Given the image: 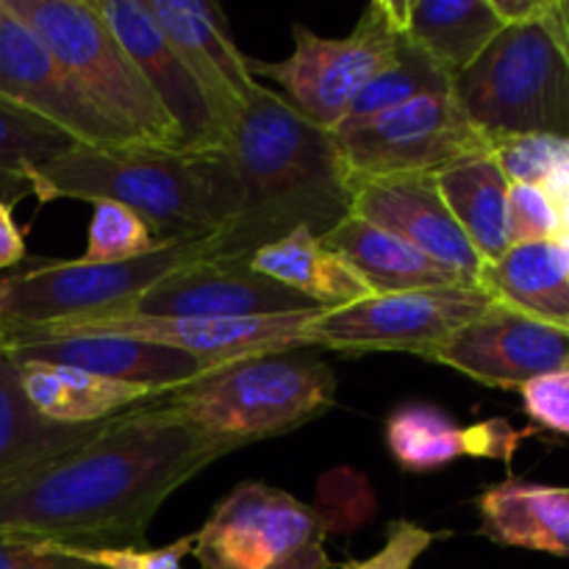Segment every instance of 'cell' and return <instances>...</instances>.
<instances>
[{
  "label": "cell",
  "instance_id": "cell-1",
  "mask_svg": "<svg viewBox=\"0 0 569 569\" xmlns=\"http://www.w3.org/2000/svg\"><path fill=\"white\" fill-rule=\"evenodd\" d=\"M231 453L156 403L137 406L81 448L0 481V533L64 548H142L156 511Z\"/></svg>",
  "mask_w": 569,
  "mask_h": 569
},
{
  "label": "cell",
  "instance_id": "cell-2",
  "mask_svg": "<svg viewBox=\"0 0 569 569\" xmlns=\"http://www.w3.org/2000/svg\"><path fill=\"white\" fill-rule=\"evenodd\" d=\"M239 181V209L211 237L209 259L248 261L298 228L317 239L350 214L353 181L331 131L261 87L226 142Z\"/></svg>",
  "mask_w": 569,
  "mask_h": 569
},
{
  "label": "cell",
  "instance_id": "cell-3",
  "mask_svg": "<svg viewBox=\"0 0 569 569\" xmlns=\"http://www.w3.org/2000/svg\"><path fill=\"white\" fill-rule=\"evenodd\" d=\"M33 198L111 200L148 222L161 242L203 239L226 228L239 209V181L226 153L128 144L78 148L33 176Z\"/></svg>",
  "mask_w": 569,
  "mask_h": 569
},
{
  "label": "cell",
  "instance_id": "cell-4",
  "mask_svg": "<svg viewBox=\"0 0 569 569\" xmlns=\"http://www.w3.org/2000/svg\"><path fill=\"white\" fill-rule=\"evenodd\" d=\"M472 126L503 137L569 139V0L509 22L450 83Z\"/></svg>",
  "mask_w": 569,
  "mask_h": 569
},
{
  "label": "cell",
  "instance_id": "cell-5",
  "mask_svg": "<svg viewBox=\"0 0 569 569\" xmlns=\"http://www.w3.org/2000/svg\"><path fill=\"white\" fill-rule=\"evenodd\" d=\"M333 400L337 376L328 361L309 350H281L211 367L153 403L233 453L303 428L326 415Z\"/></svg>",
  "mask_w": 569,
  "mask_h": 569
},
{
  "label": "cell",
  "instance_id": "cell-6",
  "mask_svg": "<svg viewBox=\"0 0 569 569\" xmlns=\"http://www.w3.org/2000/svg\"><path fill=\"white\" fill-rule=\"evenodd\" d=\"M0 6L42 39L100 114L137 142L181 150L164 106L89 0H0Z\"/></svg>",
  "mask_w": 569,
  "mask_h": 569
},
{
  "label": "cell",
  "instance_id": "cell-7",
  "mask_svg": "<svg viewBox=\"0 0 569 569\" xmlns=\"http://www.w3.org/2000/svg\"><path fill=\"white\" fill-rule=\"evenodd\" d=\"M211 237L176 239L142 259L117 264L76 259L17 267L0 276V320L6 328H39L131 311L161 278L209 259Z\"/></svg>",
  "mask_w": 569,
  "mask_h": 569
},
{
  "label": "cell",
  "instance_id": "cell-8",
  "mask_svg": "<svg viewBox=\"0 0 569 569\" xmlns=\"http://www.w3.org/2000/svg\"><path fill=\"white\" fill-rule=\"evenodd\" d=\"M295 50L283 61L248 59L253 78H267L298 114L333 131L345 120L361 89L398 56L403 31L398 0H376L348 37L328 39L295 22Z\"/></svg>",
  "mask_w": 569,
  "mask_h": 569
},
{
  "label": "cell",
  "instance_id": "cell-9",
  "mask_svg": "<svg viewBox=\"0 0 569 569\" xmlns=\"http://www.w3.org/2000/svg\"><path fill=\"white\" fill-rule=\"evenodd\" d=\"M328 528L311 506L264 481L233 487L194 533L200 569H331Z\"/></svg>",
  "mask_w": 569,
  "mask_h": 569
},
{
  "label": "cell",
  "instance_id": "cell-10",
  "mask_svg": "<svg viewBox=\"0 0 569 569\" xmlns=\"http://www.w3.org/2000/svg\"><path fill=\"white\" fill-rule=\"evenodd\" d=\"M331 133L350 181L411 172L433 176L453 161L492 153V142L472 126L453 89L420 94L367 120L339 122Z\"/></svg>",
  "mask_w": 569,
  "mask_h": 569
},
{
  "label": "cell",
  "instance_id": "cell-11",
  "mask_svg": "<svg viewBox=\"0 0 569 569\" xmlns=\"http://www.w3.org/2000/svg\"><path fill=\"white\" fill-rule=\"evenodd\" d=\"M483 287H437L370 295L342 309H322L311 322L317 350L409 353L431 359L456 331L492 309Z\"/></svg>",
  "mask_w": 569,
  "mask_h": 569
},
{
  "label": "cell",
  "instance_id": "cell-12",
  "mask_svg": "<svg viewBox=\"0 0 569 569\" xmlns=\"http://www.w3.org/2000/svg\"><path fill=\"white\" fill-rule=\"evenodd\" d=\"M322 309L295 311V315L253 317V320H192V317H150L122 311L89 320L56 322V326L22 328L44 333H111V337L139 339L161 348H176L194 356L206 367L281 350H317L311 339V322ZM9 331V328H6Z\"/></svg>",
  "mask_w": 569,
  "mask_h": 569
},
{
  "label": "cell",
  "instance_id": "cell-13",
  "mask_svg": "<svg viewBox=\"0 0 569 569\" xmlns=\"http://www.w3.org/2000/svg\"><path fill=\"white\" fill-rule=\"evenodd\" d=\"M0 98L70 133L83 148L142 144L100 114L42 39L0 6Z\"/></svg>",
  "mask_w": 569,
  "mask_h": 569
},
{
  "label": "cell",
  "instance_id": "cell-14",
  "mask_svg": "<svg viewBox=\"0 0 569 569\" xmlns=\"http://www.w3.org/2000/svg\"><path fill=\"white\" fill-rule=\"evenodd\" d=\"M139 67L148 87L178 131L183 153H226L228 133L217 120L203 87L181 59L144 0H89Z\"/></svg>",
  "mask_w": 569,
  "mask_h": 569
},
{
  "label": "cell",
  "instance_id": "cell-15",
  "mask_svg": "<svg viewBox=\"0 0 569 569\" xmlns=\"http://www.w3.org/2000/svg\"><path fill=\"white\" fill-rule=\"evenodd\" d=\"M428 361L483 387L520 389L533 378L569 367V331L495 303L456 331Z\"/></svg>",
  "mask_w": 569,
  "mask_h": 569
},
{
  "label": "cell",
  "instance_id": "cell-16",
  "mask_svg": "<svg viewBox=\"0 0 569 569\" xmlns=\"http://www.w3.org/2000/svg\"><path fill=\"white\" fill-rule=\"evenodd\" d=\"M350 214L409 242L467 287H481L483 259L450 214L437 178L428 172L359 178L353 181Z\"/></svg>",
  "mask_w": 569,
  "mask_h": 569
},
{
  "label": "cell",
  "instance_id": "cell-17",
  "mask_svg": "<svg viewBox=\"0 0 569 569\" xmlns=\"http://www.w3.org/2000/svg\"><path fill=\"white\" fill-rule=\"evenodd\" d=\"M311 309L320 306L256 272L248 261L200 259L153 283L131 311L192 320H253Z\"/></svg>",
  "mask_w": 569,
  "mask_h": 569
},
{
  "label": "cell",
  "instance_id": "cell-18",
  "mask_svg": "<svg viewBox=\"0 0 569 569\" xmlns=\"http://www.w3.org/2000/svg\"><path fill=\"white\" fill-rule=\"evenodd\" d=\"M144 6L198 78L217 120L231 137V128L261 83L250 72L248 56L233 42L222 9L206 0H144Z\"/></svg>",
  "mask_w": 569,
  "mask_h": 569
},
{
  "label": "cell",
  "instance_id": "cell-19",
  "mask_svg": "<svg viewBox=\"0 0 569 569\" xmlns=\"http://www.w3.org/2000/svg\"><path fill=\"white\" fill-rule=\"evenodd\" d=\"M3 350H9L17 361H48L111 381L159 389H176L211 370L200 359L176 348L111 333H44L9 328Z\"/></svg>",
  "mask_w": 569,
  "mask_h": 569
},
{
  "label": "cell",
  "instance_id": "cell-20",
  "mask_svg": "<svg viewBox=\"0 0 569 569\" xmlns=\"http://www.w3.org/2000/svg\"><path fill=\"white\" fill-rule=\"evenodd\" d=\"M22 392L39 417L59 426H94L114 420L137 406L153 403L170 389L122 383L87 370L48 361H17Z\"/></svg>",
  "mask_w": 569,
  "mask_h": 569
},
{
  "label": "cell",
  "instance_id": "cell-21",
  "mask_svg": "<svg viewBox=\"0 0 569 569\" xmlns=\"http://www.w3.org/2000/svg\"><path fill=\"white\" fill-rule=\"evenodd\" d=\"M476 509L495 545L569 559V487L506 478L478 495Z\"/></svg>",
  "mask_w": 569,
  "mask_h": 569
},
{
  "label": "cell",
  "instance_id": "cell-22",
  "mask_svg": "<svg viewBox=\"0 0 569 569\" xmlns=\"http://www.w3.org/2000/svg\"><path fill=\"white\" fill-rule=\"evenodd\" d=\"M481 287L498 303L569 331V248L561 239L511 244L483 264Z\"/></svg>",
  "mask_w": 569,
  "mask_h": 569
},
{
  "label": "cell",
  "instance_id": "cell-23",
  "mask_svg": "<svg viewBox=\"0 0 569 569\" xmlns=\"http://www.w3.org/2000/svg\"><path fill=\"white\" fill-rule=\"evenodd\" d=\"M406 42L453 81L506 28L492 0H398Z\"/></svg>",
  "mask_w": 569,
  "mask_h": 569
},
{
  "label": "cell",
  "instance_id": "cell-24",
  "mask_svg": "<svg viewBox=\"0 0 569 569\" xmlns=\"http://www.w3.org/2000/svg\"><path fill=\"white\" fill-rule=\"evenodd\" d=\"M328 250L348 261L350 270L370 287L372 295L409 292V289L467 287L453 272L439 267L409 242L383 228L348 214L320 239Z\"/></svg>",
  "mask_w": 569,
  "mask_h": 569
},
{
  "label": "cell",
  "instance_id": "cell-25",
  "mask_svg": "<svg viewBox=\"0 0 569 569\" xmlns=\"http://www.w3.org/2000/svg\"><path fill=\"white\" fill-rule=\"evenodd\" d=\"M450 214L467 233L483 264L498 261L511 248L509 231V178L492 153L453 161L433 172Z\"/></svg>",
  "mask_w": 569,
  "mask_h": 569
},
{
  "label": "cell",
  "instance_id": "cell-26",
  "mask_svg": "<svg viewBox=\"0 0 569 569\" xmlns=\"http://www.w3.org/2000/svg\"><path fill=\"white\" fill-rule=\"evenodd\" d=\"M106 426L109 420L94 426H59L39 417L22 392L20 365L9 350L0 348V481L92 442Z\"/></svg>",
  "mask_w": 569,
  "mask_h": 569
},
{
  "label": "cell",
  "instance_id": "cell-27",
  "mask_svg": "<svg viewBox=\"0 0 569 569\" xmlns=\"http://www.w3.org/2000/svg\"><path fill=\"white\" fill-rule=\"evenodd\" d=\"M248 264L261 276L303 295L320 309H342L372 295L370 287L350 270L348 261L339 259L306 228L256 250Z\"/></svg>",
  "mask_w": 569,
  "mask_h": 569
},
{
  "label": "cell",
  "instance_id": "cell-28",
  "mask_svg": "<svg viewBox=\"0 0 569 569\" xmlns=\"http://www.w3.org/2000/svg\"><path fill=\"white\" fill-rule=\"evenodd\" d=\"M78 148L53 122L0 98V200L14 206L33 194V176Z\"/></svg>",
  "mask_w": 569,
  "mask_h": 569
},
{
  "label": "cell",
  "instance_id": "cell-29",
  "mask_svg": "<svg viewBox=\"0 0 569 569\" xmlns=\"http://www.w3.org/2000/svg\"><path fill=\"white\" fill-rule=\"evenodd\" d=\"M383 442L403 472H433L467 456V428L431 403H406L387 417Z\"/></svg>",
  "mask_w": 569,
  "mask_h": 569
},
{
  "label": "cell",
  "instance_id": "cell-30",
  "mask_svg": "<svg viewBox=\"0 0 569 569\" xmlns=\"http://www.w3.org/2000/svg\"><path fill=\"white\" fill-rule=\"evenodd\" d=\"M450 83L453 81L420 48L406 42L403 37L398 56L361 89L342 122L367 120V117L395 109V106L409 103V100L420 98V94L450 89Z\"/></svg>",
  "mask_w": 569,
  "mask_h": 569
},
{
  "label": "cell",
  "instance_id": "cell-31",
  "mask_svg": "<svg viewBox=\"0 0 569 569\" xmlns=\"http://www.w3.org/2000/svg\"><path fill=\"white\" fill-rule=\"evenodd\" d=\"M492 156L509 183L542 187L556 194L569 187V139L503 137L492 139Z\"/></svg>",
  "mask_w": 569,
  "mask_h": 569
},
{
  "label": "cell",
  "instance_id": "cell-32",
  "mask_svg": "<svg viewBox=\"0 0 569 569\" xmlns=\"http://www.w3.org/2000/svg\"><path fill=\"white\" fill-rule=\"evenodd\" d=\"M167 242L156 239L148 222L131 209L111 200L92 203V222L87 231V250L81 259L89 264H117V261L142 259Z\"/></svg>",
  "mask_w": 569,
  "mask_h": 569
},
{
  "label": "cell",
  "instance_id": "cell-33",
  "mask_svg": "<svg viewBox=\"0 0 569 569\" xmlns=\"http://www.w3.org/2000/svg\"><path fill=\"white\" fill-rule=\"evenodd\" d=\"M511 242H545L561 237V214L556 200L542 187L511 183L509 187Z\"/></svg>",
  "mask_w": 569,
  "mask_h": 569
},
{
  "label": "cell",
  "instance_id": "cell-34",
  "mask_svg": "<svg viewBox=\"0 0 569 569\" xmlns=\"http://www.w3.org/2000/svg\"><path fill=\"white\" fill-rule=\"evenodd\" d=\"M194 533L161 548H72L81 559L100 569H181L192 556Z\"/></svg>",
  "mask_w": 569,
  "mask_h": 569
},
{
  "label": "cell",
  "instance_id": "cell-35",
  "mask_svg": "<svg viewBox=\"0 0 569 569\" xmlns=\"http://www.w3.org/2000/svg\"><path fill=\"white\" fill-rule=\"evenodd\" d=\"M437 542V533L411 520H392L387 542L367 559H348L339 569H415L417 559Z\"/></svg>",
  "mask_w": 569,
  "mask_h": 569
},
{
  "label": "cell",
  "instance_id": "cell-36",
  "mask_svg": "<svg viewBox=\"0 0 569 569\" xmlns=\"http://www.w3.org/2000/svg\"><path fill=\"white\" fill-rule=\"evenodd\" d=\"M522 409L537 426L569 433V367L539 376L520 387Z\"/></svg>",
  "mask_w": 569,
  "mask_h": 569
},
{
  "label": "cell",
  "instance_id": "cell-37",
  "mask_svg": "<svg viewBox=\"0 0 569 569\" xmlns=\"http://www.w3.org/2000/svg\"><path fill=\"white\" fill-rule=\"evenodd\" d=\"M0 569H100L64 545L0 533Z\"/></svg>",
  "mask_w": 569,
  "mask_h": 569
},
{
  "label": "cell",
  "instance_id": "cell-38",
  "mask_svg": "<svg viewBox=\"0 0 569 569\" xmlns=\"http://www.w3.org/2000/svg\"><path fill=\"white\" fill-rule=\"evenodd\" d=\"M526 433L515 431L506 420H487L467 428V456H487V459H511Z\"/></svg>",
  "mask_w": 569,
  "mask_h": 569
},
{
  "label": "cell",
  "instance_id": "cell-39",
  "mask_svg": "<svg viewBox=\"0 0 569 569\" xmlns=\"http://www.w3.org/2000/svg\"><path fill=\"white\" fill-rule=\"evenodd\" d=\"M26 261V233L14 220V206L0 200V276L17 270Z\"/></svg>",
  "mask_w": 569,
  "mask_h": 569
},
{
  "label": "cell",
  "instance_id": "cell-40",
  "mask_svg": "<svg viewBox=\"0 0 569 569\" xmlns=\"http://www.w3.org/2000/svg\"><path fill=\"white\" fill-rule=\"evenodd\" d=\"M3 342H6V326L3 320H0V348H3Z\"/></svg>",
  "mask_w": 569,
  "mask_h": 569
}]
</instances>
